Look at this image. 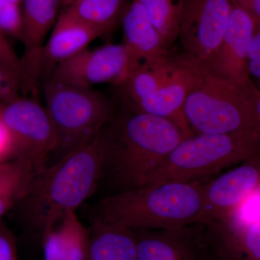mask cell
Returning <instances> with one entry per match:
<instances>
[{"instance_id":"1","label":"cell","mask_w":260,"mask_h":260,"mask_svg":"<svg viewBox=\"0 0 260 260\" xmlns=\"http://www.w3.org/2000/svg\"><path fill=\"white\" fill-rule=\"evenodd\" d=\"M118 106L102 130L104 157L95 194L104 189V197L148 185L168 156L187 138L174 121Z\"/></svg>"},{"instance_id":"2","label":"cell","mask_w":260,"mask_h":260,"mask_svg":"<svg viewBox=\"0 0 260 260\" xmlns=\"http://www.w3.org/2000/svg\"><path fill=\"white\" fill-rule=\"evenodd\" d=\"M102 130L88 143L34 173L25 194L10 213L23 229L42 239L95 194L104 157Z\"/></svg>"},{"instance_id":"3","label":"cell","mask_w":260,"mask_h":260,"mask_svg":"<svg viewBox=\"0 0 260 260\" xmlns=\"http://www.w3.org/2000/svg\"><path fill=\"white\" fill-rule=\"evenodd\" d=\"M202 181L151 184L100 198L90 218L134 230H175L196 225L203 204Z\"/></svg>"},{"instance_id":"4","label":"cell","mask_w":260,"mask_h":260,"mask_svg":"<svg viewBox=\"0 0 260 260\" xmlns=\"http://www.w3.org/2000/svg\"><path fill=\"white\" fill-rule=\"evenodd\" d=\"M201 75V63L185 53L172 54L135 70L117 88V102L134 112L174 121L191 133L184 114L188 95Z\"/></svg>"},{"instance_id":"5","label":"cell","mask_w":260,"mask_h":260,"mask_svg":"<svg viewBox=\"0 0 260 260\" xmlns=\"http://www.w3.org/2000/svg\"><path fill=\"white\" fill-rule=\"evenodd\" d=\"M259 153V136L255 129L225 134L193 135L176 147L148 185L203 181L235 162Z\"/></svg>"},{"instance_id":"6","label":"cell","mask_w":260,"mask_h":260,"mask_svg":"<svg viewBox=\"0 0 260 260\" xmlns=\"http://www.w3.org/2000/svg\"><path fill=\"white\" fill-rule=\"evenodd\" d=\"M46 109L55 130L56 160L93 140L114 116L116 101L93 88L49 78L43 82ZM55 160V161H56Z\"/></svg>"},{"instance_id":"7","label":"cell","mask_w":260,"mask_h":260,"mask_svg":"<svg viewBox=\"0 0 260 260\" xmlns=\"http://www.w3.org/2000/svg\"><path fill=\"white\" fill-rule=\"evenodd\" d=\"M201 63L199 82L184 107L193 135L225 134L254 129L252 90L212 74Z\"/></svg>"},{"instance_id":"8","label":"cell","mask_w":260,"mask_h":260,"mask_svg":"<svg viewBox=\"0 0 260 260\" xmlns=\"http://www.w3.org/2000/svg\"><path fill=\"white\" fill-rule=\"evenodd\" d=\"M0 120L13 139L15 158L28 160L36 171L47 165L56 148L55 130L45 107L19 97L0 104Z\"/></svg>"},{"instance_id":"9","label":"cell","mask_w":260,"mask_h":260,"mask_svg":"<svg viewBox=\"0 0 260 260\" xmlns=\"http://www.w3.org/2000/svg\"><path fill=\"white\" fill-rule=\"evenodd\" d=\"M233 8L231 0H183L179 39L183 52L200 61L220 46Z\"/></svg>"},{"instance_id":"10","label":"cell","mask_w":260,"mask_h":260,"mask_svg":"<svg viewBox=\"0 0 260 260\" xmlns=\"http://www.w3.org/2000/svg\"><path fill=\"white\" fill-rule=\"evenodd\" d=\"M129 74V59L124 44H108L94 49L87 48L62 61L56 66L50 78L93 88L100 84L119 86Z\"/></svg>"},{"instance_id":"11","label":"cell","mask_w":260,"mask_h":260,"mask_svg":"<svg viewBox=\"0 0 260 260\" xmlns=\"http://www.w3.org/2000/svg\"><path fill=\"white\" fill-rule=\"evenodd\" d=\"M203 186L197 225L222 221L249 194L260 188V153Z\"/></svg>"},{"instance_id":"12","label":"cell","mask_w":260,"mask_h":260,"mask_svg":"<svg viewBox=\"0 0 260 260\" xmlns=\"http://www.w3.org/2000/svg\"><path fill=\"white\" fill-rule=\"evenodd\" d=\"M256 21L244 10L234 6L226 30L213 56L203 62L212 74L252 90L256 86L248 70V51Z\"/></svg>"},{"instance_id":"13","label":"cell","mask_w":260,"mask_h":260,"mask_svg":"<svg viewBox=\"0 0 260 260\" xmlns=\"http://www.w3.org/2000/svg\"><path fill=\"white\" fill-rule=\"evenodd\" d=\"M106 35L74 15L61 10L50 36L44 44L38 65V79L51 78L58 64L85 50L95 39Z\"/></svg>"},{"instance_id":"14","label":"cell","mask_w":260,"mask_h":260,"mask_svg":"<svg viewBox=\"0 0 260 260\" xmlns=\"http://www.w3.org/2000/svg\"><path fill=\"white\" fill-rule=\"evenodd\" d=\"M138 260H205V232L189 226L175 230H134Z\"/></svg>"},{"instance_id":"15","label":"cell","mask_w":260,"mask_h":260,"mask_svg":"<svg viewBox=\"0 0 260 260\" xmlns=\"http://www.w3.org/2000/svg\"><path fill=\"white\" fill-rule=\"evenodd\" d=\"M130 74L140 67L174 54L137 0L128 4L121 20ZM129 74V75H130Z\"/></svg>"},{"instance_id":"16","label":"cell","mask_w":260,"mask_h":260,"mask_svg":"<svg viewBox=\"0 0 260 260\" xmlns=\"http://www.w3.org/2000/svg\"><path fill=\"white\" fill-rule=\"evenodd\" d=\"M23 69L38 86V65L46 37L54 28L60 15L61 0H23Z\"/></svg>"},{"instance_id":"17","label":"cell","mask_w":260,"mask_h":260,"mask_svg":"<svg viewBox=\"0 0 260 260\" xmlns=\"http://www.w3.org/2000/svg\"><path fill=\"white\" fill-rule=\"evenodd\" d=\"M208 251L218 260H260V220L249 224L223 220L207 225Z\"/></svg>"},{"instance_id":"18","label":"cell","mask_w":260,"mask_h":260,"mask_svg":"<svg viewBox=\"0 0 260 260\" xmlns=\"http://www.w3.org/2000/svg\"><path fill=\"white\" fill-rule=\"evenodd\" d=\"M86 260H138L134 231L90 218Z\"/></svg>"},{"instance_id":"19","label":"cell","mask_w":260,"mask_h":260,"mask_svg":"<svg viewBox=\"0 0 260 260\" xmlns=\"http://www.w3.org/2000/svg\"><path fill=\"white\" fill-rule=\"evenodd\" d=\"M42 242L44 260H86L88 228L73 212L44 235Z\"/></svg>"},{"instance_id":"20","label":"cell","mask_w":260,"mask_h":260,"mask_svg":"<svg viewBox=\"0 0 260 260\" xmlns=\"http://www.w3.org/2000/svg\"><path fill=\"white\" fill-rule=\"evenodd\" d=\"M35 172L34 166L24 159L0 164V220L22 199Z\"/></svg>"},{"instance_id":"21","label":"cell","mask_w":260,"mask_h":260,"mask_svg":"<svg viewBox=\"0 0 260 260\" xmlns=\"http://www.w3.org/2000/svg\"><path fill=\"white\" fill-rule=\"evenodd\" d=\"M127 5L126 0H82L63 10L107 34L121 23Z\"/></svg>"},{"instance_id":"22","label":"cell","mask_w":260,"mask_h":260,"mask_svg":"<svg viewBox=\"0 0 260 260\" xmlns=\"http://www.w3.org/2000/svg\"><path fill=\"white\" fill-rule=\"evenodd\" d=\"M169 47L179 39L183 0H137Z\"/></svg>"},{"instance_id":"23","label":"cell","mask_w":260,"mask_h":260,"mask_svg":"<svg viewBox=\"0 0 260 260\" xmlns=\"http://www.w3.org/2000/svg\"><path fill=\"white\" fill-rule=\"evenodd\" d=\"M23 15L20 5L11 0H0V31L8 38L23 40Z\"/></svg>"},{"instance_id":"24","label":"cell","mask_w":260,"mask_h":260,"mask_svg":"<svg viewBox=\"0 0 260 260\" xmlns=\"http://www.w3.org/2000/svg\"><path fill=\"white\" fill-rule=\"evenodd\" d=\"M0 62L6 68L11 70L20 78L23 85L24 93H31L36 95L37 88L28 78L23 69L21 59L18 57L11 44L8 41V38L0 31Z\"/></svg>"},{"instance_id":"25","label":"cell","mask_w":260,"mask_h":260,"mask_svg":"<svg viewBox=\"0 0 260 260\" xmlns=\"http://www.w3.org/2000/svg\"><path fill=\"white\" fill-rule=\"evenodd\" d=\"M223 220L239 224H249L259 221L260 192H253L249 194Z\"/></svg>"},{"instance_id":"26","label":"cell","mask_w":260,"mask_h":260,"mask_svg":"<svg viewBox=\"0 0 260 260\" xmlns=\"http://www.w3.org/2000/svg\"><path fill=\"white\" fill-rule=\"evenodd\" d=\"M24 92L20 78L0 62V104L11 102Z\"/></svg>"},{"instance_id":"27","label":"cell","mask_w":260,"mask_h":260,"mask_svg":"<svg viewBox=\"0 0 260 260\" xmlns=\"http://www.w3.org/2000/svg\"><path fill=\"white\" fill-rule=\"evenodd\" d=\"M248 70L251 78L260 82V22H256L255 29L249 44Z\"/></svg>"},{"instance_id":"28","label":"cell","mask_w":260,"mask_h":260,"mask_svg":"<svg viewBox=\"0 0 260 260\" xmlns=\"http://www.w3.org/2000/svg\"><path fill=\"white\" fill-rule=\"evenodd\" d=\"M0 260H17V247L12 233L0 221Z\"/></svg>"},{"instance_id":"29","label":"cell","mask_w":260,"mask_h":260,"mask_svg":"<svg viewBox=\"0 0 260 260\" xmlns=\"http://www.w3.org/2000/svg\"><path fill=\"white\" fill-rule=\"evenodd\" d=\"M15 159L13 139L6 126L0 120V164Z\"/></svg>"},{"instance_id":"30","label":"cell","mask_w":260,"mask_h":260,"mask_svg":"<svg viewBox=\"0 0 260 260\" xmlns=\"http://www.w3.org/2000/svg\"><path fill=\"white\" fill-rule=\"evenodd\" d=\"M234 6L244 10L255 20L260 22V0H231Z\"/></svg>"},{"instance_id":"31","label":"cell","mask_w":260,"mask_h":260,"mask_svg":"<svg viewBox=\"0 0 260 260\" xmlns=\"http://www.w3.org/2000/svg\"><path fill=\"white\" fill-rule=\"evenodd\" d=\"M252 103L255 121L254 129L259 134L260 140V90L257 87H255L252 90Z\"/></svg>"},{"instance_id":"32","label":"cell","mask_w":260,"mask_h":260,"mask_svg":"<svg viewBox=\"0 0 260 260\" xmlns=\"http://www.w3.org/2000/svg\"><path fill=\"white\" fill-rule=\"evenodd\" d=\"M80 1H82V0H61L63 9L70 8V7L73 6V5L79 3Z\"/></svg>"},{"instance_id":"33","label":"cell","mask_w":260,"mask_h":260,"mask_svg":"<svg viewBox=\"0 0 260 260\" xmlns=\"http://www.w3.org/2000/svg\"><path fill=\"white\" fill-rule=\"evenodd\" d=\"M205 260H218V259H216V258L215 257V256H213L209 252V251H208V254H207L206 259Z\"/></svg>"},{"instance_id":"34","label":"cell","mask_w":260,"mask_h":260,"mask_svg":"<svg viewBox=\"0 0 260 260\" xmlns=\"http://www.w3.org/2000/svg\"><path fill=\"white\" fill-rule=\"evenodd\" d=\"M11 1H13V3H16V4L20 5L22 3V2H23V0H11Z\"/></svg>"}]
</instances>
